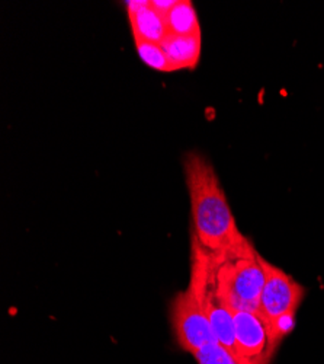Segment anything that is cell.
Instances as JSON below:
<instances>
[{"label":"cell","instance_id":"obj_8","mask_svg":"<svg viewBox=\"0 0 324 364\" xmlns=\"http://www.w3.org/2000/svg\"><path fill=\"white\" fill-rule=\"evenodd\" d=\"M164 21L172 36L202 37L195 6L189 0H178V4L164 16Z\"/></svg>","mask_w":324,"mask_h":364},{"label":"cell","instance_id":"obj_4","mask_svg":"<svg viewBox=\"0 0 324 364\" xmlns=\"http://www.w3.org/2000/svg\"><path fill=\"white\" fill-rule=\"evenodd\" d=\"M170 323L176 343L192 355L217 341L201 297L191 283L173 297L170 303Z\"/></svg>","mask_w":324,"mask_h":364},{"label":"cell","instance_id":"obj_7","mask_svg":"<svg viewBox=\"0 0 324 364\" xmlns=\"http://www.w3.org/2000/svg\"><path fill=\"white\" fill-rule=\"evenodd\" d=\"M160 46L174 72L194 69L201 57L202 37H181L169 34Z\"/></svg>","mask_w":324,"mask_h":364},{"label":"cell","instance_id":"obj_3","mask_svg":"<svg viewBox=\"0 0 324 364\" xmlns=\"http://www.w3.org/2000/svg\"><path fill=\"white\" fill-rule=\"evenodd\" d=\"M211 255L217 287L231 311L259 312L264 271L257 251L253 248L245 252Z\"/></svg>","mask_w":324,"mask_h":364},{"label":"cell","instance_id":"obj_6","mask_svg":"<svg viewBox=\"0 0 324 364\" xmlns=\"http://www.w3.org/2000/svg\"><path fill=\"white\" fill-rule=\"evenodd\" d=\"M127 5L128 21L134 40L162 44L169 36L164 16L152 8L149 0H130Z\"/></svg>","mask_w":324,"mask_h":364},{"label":"cell","instance_id":"obj_9","mask_svg":"<svg viewBox=\"0 0 324 364\" xmlns=\"http://www.w3.org/2000/svg\"><path fill=\"white\" fill-rule=\"evenodd\" d=\"M134 43H135L137 53H138L140 58L144 62V65H147V66L157 70V72H162V73L174 72L166 53H164V50L162 48L160 44L143 41V40H134Z\"/></svg>","mask_w":324,"mask_h":364},{"label":"cell","instance_id":"obj_11","mask_svg":"<svg viewBox=\"0 0 324 364\" xmlns=\"http://www.w3.org/2000/svg\"><path fill=\"white\" fill-rule=\"evenodd\" d=\"M176 4H178V0H150L152 8L163 16H166L174 8Z\"/></svg>","mask_w":324,"mask_h":364},{"label":"cell","instance_id":"obj_10","mask_svg":"<svg viewBox=\"0 0 324 364\" xmlns=\"http://www.w3.org/2000/svg\"><path fill=\"white\" fill-rule=\"evenodd\" d=\"M194 357L198 361V364H243L218 341H214L207 347H203Z\"/></svg>","mask_w":324,"mask_h":364},{"label":"cell","instance_id":"obj_5","mask_svg":"<svg viewBox=\"0 0 324 364\" xmlns=\"http://www.w3.org/2000/svg\"><path fill=\"white\" fill-rule=\"evenodd\" d=\"M235 357L243 364H269V340L257 312L233 311Z\"/></svg>","mask_w":324,"mask_h":364},{"label":"cell","instance_id":"obj_2","mask_svg":"<svg viewBox=\"0 0 324 364\" xmlns=\"http://www.w3.org/2000/svg\"><path fill=\"white\" fill-rule=\"evenodd\" d=\"M264 271V284L259 301V315L267 326L269 357L272 358L279 344L296 326L297 312L306 296V289L288 272L260 257Z\"/></svg>","mask_w":324,"mask_h":364},{"label":"cell","instance_id":"obj_1","mask_svg":"<svg viewBox=\"0 0 324 364\" xmlns=\"http://www.w3.org/2000/svg\"><path fill=\"white\" fill-rule=\"evenodd\" d=\"M184 173L191 201L192 237L198 245L214 255L253 250L234 219L213 164L198 151H189L184 159Z\"/></svg>","mask_w":324,"mask_h":364}]
</instances>
